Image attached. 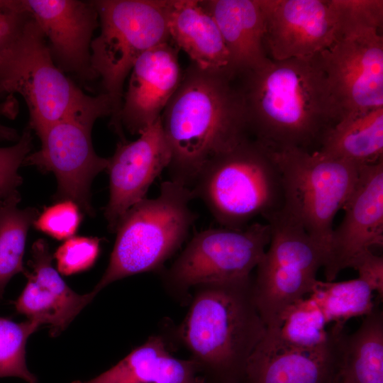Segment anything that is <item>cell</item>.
I'll list each match as a JSON object with an SVG mask.
<instances>
[{
	"mask_svg": "<svg viewBox=\"0 0 383 383\" xmlns=\"http://www.w3.org/2000/svg\"><path fill=\"white\" fill-rule=\"evenodd\" d=\"M249 136L270 148L311 152L340 121L318 54L272 60L235 77Z\"/></svg>",
	"mask_w": 383,
	"mask_h": 383,
	"instance_id": "obj_1",
	"label": "cell"
},
{
	"mask_svg": "<svg viewBox=\"0 0 383 383\" xmlns=\"http://www.w3.org/2000/svg\"><path fill=\"white\" fill-rule=\"evenodd\" d=\"M161 123L171 150L170 180L190 189L212 158L250 137L235 78L192 63L183 72Z\"/></svg>",
	"mask_w": 383,
	"mask_h": 383,
	"instance_id": "obj_2",
	"label": "cell"
},
{
	"mask_svg": "<svg viewBox=\"0 0 383 383\" xmlns=\"http://www.w3.org/2000/svg\"><path fill=\"white\" fill-rule=\"evenodd\" d=\"M253 279L199 285L179 329L182 341L202 370L238 383L267 328L253 296Z\"/></svg>",
	"mask_w": 383,
	"mask_h": 383,
	"instance_id": "obj_3",
	"label": "cell"
},
{
	"mask_svg": "<svg viewBox=\"0 0 383 383\" xmlns=\"http://www.w3.org/2000/svg\"><path fill=\"white\" fill-rule=\"evenodd\" d=\"M19 94L29 111L28 128L37 134L63 120L92 126L111 116L108 95L85 94L54 62L47 40L31 16L0 51V99Z\"/></svg>",
	"mask_w": 383,
	"mask_h": 383,
	"instance_id": "obj_4",
	"label": "cell"
},
{
	"mask_svg": "<svg viewBox=\"0 0 383 383\" xmlns=\"http://www.w3.org/2000/svg\"><path fill=\"white\" fill-rule=\"evenodd\" d=\"M191 189L222 227L241 230L257 216L266 219L281 210V172L270 150L248 137L212 158Z\"/></svg>",
	"mask_w": 383,
	"mask_h": 383,
	"instance_id": "obj_5",
	"label": "cell"
},
{
	"mask_svg": "<svg viewBox=\"0 0 383 383\" xmlns=\"http://www.w3.org/2000/svg\"><path fill=\"white\" fill-rule=\"evenodd\" d=\"M192 189L168 180L160 194L131 206L119 220L109 263L92 292L124 277L158 270L185 241L197 215L190 208Z\"/></svg>",
	"mask_w": 383,
	"mask_h": 383,
	"instance_id": "obj_6",
	"label": "cell"
},
{
	"mask_svg": "<svg viewBox=\"0 0 383 383\" xmlns=\"http://www.w3.org/2000/svg\"><path fill=\"white\" fill-rule=\"evenodd\" d=\"M100 34L91 43V65L112 104L111 127L121 137L123 85L146 51L170 41L165 0H94Z\"/></svg>",
	"mask_w": 383,
	"mask_h": 383,
	"instance_id": "obj_7",
	"label": "cell"
},
{
	"mask_svg": "<svg viewBox=\"0 0 383 383\" xmlns=\"http://www.w3.org/2000/svg\"><path fill=\"white\" fill-rule=\"evenodd\" d=\"M268 148L282 174V209L301 225L326 259L334 218L350 195L361 167L317 151Z\"/></svg>",
	"mask_w": 383,
	"mask_h": 383,
	"instance_id": "obj_8",
	"label": "cell"
},
{
	"mask_svg": "<svg viewBox=\"0 0 383 383\" xmlns=\"http://www.w3.org/2000/svg\"><path fill=\"white\" fill-rule=\"evenodd\" d=\"M268 249L257 266L253 296L266 328H277L294 303L311 291L325 255L305 230L282 209L266 219Z\"/></svg>",
	"mask_w": 383,
	"mask_h": 383,
	"instance_id": "obj_9",
	"label": "cell"
},
{
	"mask_svg": "<svg viewBox=\"0 0 383 383\" xmlns=\"http://www.w3.org/2000/svg\"><path fill=\"white\" fill-rule=\"evenodd\" d=\"M270 240L268 223L255 222L241 230L210 228L196 233L162 273L166 289L189 301L199 285L248 279Z\"/></svg>",
	"mask_w": 383,
	"mask_h": 383,
	"instance_id": "obj_10",
	"label": "cell"
},
{
	"mask_svg": "<svg viewBox=\"0 0 383 383\" xmlns=\"http://www.w3.org/2000/svg\"><path fill=\"white\" fill-rule=\"evenodd\" d=\"M318 56L340 121L383 107L380 29H347Z\"/></svg>",
	"mask_w": 383,
	"mask_h": 383,
	"instance_id": "obj_11",
	"label": "cell"
},
{
	"mask_svg": "<svg viewBox=\"0 0 383 383\" xmlns=\"http://www.w3.org/2000/svg\"><path fill=\"white\" fill-rule=\"evenodd\" d=\"M92 126L77 120L56 122L39 133L41 146L30 153L23 165L54 173L57 182V197L77 204L90 216L91 185L94 177L106 170L109 158L99 156L91 141Z\"/></svg>",
	"mask_w": 383,
	"mask_h": 383,
	"instance_id": "obj_12",
	"label": "cell"
},
{
	"mask_svg": "<svg viewBox=\"0 0 383 383\" xmlns=\"http://www.w3.org/2000/svg\"><path fill=\"white\" fill-rule=\"evenodd\" d=\"M260 4L263 47L270 60L317 55L339 36L333 0H260Z\"/></svg>",
	"mask_w": 383,
	"mask_h": 383,
	"instance_id": "obj_13",
	"label": "cell"
},
{
	"mask_svg": "<svg viewBox=\"0 0 383 383\" xmlns=\"http://www.w3.org/2000/svg\"><path fill=\"white\" fill-rule=\"evenodd\" d=\"M372 291L359 278L343 282L316 279L309 293L282 315L279 333L285 340L304 346L326 342L333 330L343 328L350 318L369 313L374 307Z\"/></svg>",
	"mask_w": 383,
	"mask_h": 383,
	"instance_id": "obj_14",
	"label": "cell"
},
{
	"mask_svg": "<svg viewBox=\"0 0 383 383\" xmlns=\"http://www.w3.org/2000/svg\"><path fill=\"white\" fill-rule=\"evenodd\" d=\"M342 209L344 216L333 230L323 266L327 282L334 281L360 255L383 245V160L360 167Z\"/></svg>",
	"mask_w": 383,
	"mask_h": 383,
	"instance_id": "obj_15",
	"label": "cell"
},
{
	"mask_svg": "<svg viewBox=\"0 0 383 383\" xmlns=\"http://www.w3.org/2000/svg\"><path fill=\"white\" fill-rule=\"evenodd\" d=\"M343 333L333 329L326 342L304 346L285 340L277 328H267L243 378L248 383H327L338 371Z\"/></svg>",
	"mask_w": 383,
	"mask_h": 383,
	"instance_id": "obj_16",
	"label": "cell"
},
{
	"mask_svg": "<svg viewBox=\"0 0 383 383\" xmlns=\"http://www.w3.org/2000/svg\"><path fill=\"white\" fill-rule=\"evenodd\" d=\"M20 1L42 30L55 65L83 83L95 79L91 43L99 21L93 1Z\"/></svg>",
	"mask_w": 383,
	"mask_h": 383,
	"instance_id": "obj_17",
	"label": "cell"
},
{
	"mask_svg": "<svg viewBox=\"0 0 383 383\" xmlns=\"http://www.w3.org/2000/svg\"><path fill=\"white\" fill-rule=\"evenodd\" d=\"M171 150L165 135L161 116L138 139H121L109 158V199L104 209L108 228L114 232L121 218L145 198L155 178L167 168Z\"/></svg>",
	"mask_w": 383,
	"mask_h": 383,
	"instance_id": "obj_18",
	"label": "cell"
},
{
	"mask_svg": "<svg viewBox=\"0 0 383 383\" xmlns=\"http://www.w3.org/2000/svg\"><path fill=\"white\" fill-rule=\"evenodd\" d=\"M171 41L144 52L135 62L123 94L119 123L131 134L140 135L155 122L177 91L183 72L179 49Z\"/></svg>",
	"mask_w": 383,
	"mask_h": 383,
	"instance_id": "obj_19",
	"label": "cell"
},
{
	"mask_svg": "<svg viewBox=\"0 0 383 383\" xmlns=\"http://www.w3.org/2000/svg\"><path fill=\"white\" fill-rule=\"evenodd\" d=\"M52 256L44 239L31 248L27 283L13 302L16 311L40 325L47 324L53 337L60 335L96 294H79L62 279L52 264Z\"/></svg>",
	"mask_w": 383,
	"mask_h": 383,
	"instance_id": "obj_20",
	"label": "cell"
},
{
	"mask_svg": "<svg viewBox=\"0 0 383 383\" xmlns=\"http://www.w3.org/2000/svg\"><path fill=\"white\" fill-rule=\"evenodd\" d=\"M170 41L197 67L235 77L229 53L204 0H165Z\"/></svg>",
	"mask_w": 383,
	"mask_h": 383,
	"instance_id": "obj_21",
	"label": "cell"
},
{
	"mask_svg": "<svg viewBox=\"0 0 383 383\" xmlns=\"http://www.w3.org/2000/svg\"><path fill=\"white\" fill-rule=\"evenodd\" d=\"M201 372L193 360L174 357L163 338L153 335L106 372L72 383H208Z\"/></svg>",
	"mask_w": 383,
	"mask_h": 383,
	"instance_id": "obj_22",
	"label": "cell"
},
{
	"mask_svg": "<svg viewBox=\"0 0 383 383\" xmlns=\"http://www.w3.org/2000/svg\"><path fill=\"white\" fill-rule=\"evenodd\" d=\"M204 2L219 28L235 77L266 61L260 0H204Z\"/></svg>",
	"mask_w": 383,
	"mask_h": 383,
	"instance_id": "obj_23",
	"label": "cell"
},
{
	"mask_svg": "<svg viewBox=\"0 0 383 383\" xmlns=\"http://www.w3.org/2000/svg\"><path fill=\"white\" fill-rule=\"evenodd\" d=\"M321 155L358 167L383 160V107L340 121L324 136Z\"/></svg>",
	"mask_w": 383,
	"mask_h": 383,
	"instance_id": "obj_24",
	"label": "cell"
},
{
	"mask_svg": "<svg viewBox=\"0 0 383 383\" xmlns=\"http://www.w3.org/2000/svg\"><path fill=\"white\" fill-rule=\"evenodd\" d=\"M351 335L343 333L334 379L339 383H383V315L378 306Z\"/></svg>",
	"mask_w": 383,
	"mask_h": 383,
	"instance_id": "obj_25",
	"label": "cell"
},
{
	"mask_svg": "<svg viewBox=\"0 0 383 383\" xmlns=\"http://www.w3.org/2000/svg\"><path fill=\"white\" fill-rule=\"evenodd\" d=\"M19 201L18 192L0 199V299L10 279L26 272L23 258L27 235L39 214L35 208H18Z\"/></svg>",
	"mask_w": 383,
	"mask_h": 383,
	"instance_id": "obj_26",
	"label": "cell"
},
{
	"mask_svg": "<svg viewBox=\"0 0 383 383\" xmlns=\"http://www.w3.org/2000/svg\"><path fill=\"white\" fill-rule=\"evenodd\" d=\"M40 326L29 319L16 323L0 316V378L14 377L37 383L26 364V348L28 338Z\"/></svg>",
	"mask_w": 383,
	"mask_h": 383,
	"instance_id": "obj_27",
	"label": "cell"
},
{
	"mask_svg": "<svg viewBox=\"0 0 383 383\" xmlns=\"http://www.w3.org/2000/svg\"><path fill=\"white\" fill-rule=\"evenodd\" d=\"M100 250V239L96 237L72 236L55 251L54 257L59 272L72 275L93 266Z\"/></svg>",
	"mask_w": 383,
	"mask_h": 383,
	"instance_id": "obj_28",
	"label": "cell"
},
{
	"mask_svg": "<svg viewBox=\"0 0 383 383\" xmlns=\"http://www.w3.org/2000/svg\"><path fill=\"white\" fill-rule=\"evenodd\" d=\"M81 221L79 206L70 200H62L38 214L33 222L35 228L57 239L74 236Z\"/></svg>",
	"mask_w": 383,
	"mask_h": 383,
	"instance_id": "obj_29",
	"label": "cell"
},
{
	"mask_svg": "<svg viewBox=\"0 0 383 383\" xmlns=\"http://www.w3.org/2000/svg\"><path fill=\"white\" fill-rule=\"evenodd\" d=\"M32 142L31 130L27 127L14 145L0 148V199L18 192L22 182L19 168L30 153Z\"/></svg>",
	"mask_w": 383,
	"mask_h": 383,
	"instance_id": "obj_30",
	"label": "cell"
},
{
	"mask_svg": "<svg viewBox=\"0 0 383 383\" xmlns=\"http://www.w3.org/2000/svg\"><path fill=\"white\" fill-rule=\"evenodd\" d=\"M337 11L339 33L352 26H365L382 30V0H333Z\"/></svg>",
	"mask_w": 383,
	"mask_h": 383,
	"instance_id": "obj_31",
	"label": "cell"
},
{
	"mask_svg": "<svg viewBox=\"0 0 383 383\" xmlns=\"http://www.w3.org/2000/svg\"><path fill=\"white\" fill-rule=\"evenodd\" d=\"M30 17L20 0H0V51L13 40Z\"/></svg>",
	"mask_w": 383,
	"mask_h": 383,
	"instance_id": "obj_32",
	"label": "cell"
},
{
	"mask_svg": "<svg viewBox=\"0 0 383 383\" xmlns=\"http://www.w3.org/2000/svg\"><path fill=\"white\" fill-rule=\"evenodd\" d=\"M357 270L359 279L367 284L372 292L383 296V258L368 250L356 257L350 265Z\"/></svg>",
	"mask_w": 383,
	"mask_h": 383,
	"instance_id": "obj_33",
	"label": "cell"
},
{
	"mask_svg": "<svg viewBox=\"0 0 383 383\" xmlns=\"http://www.w3.org/2000/svg\"><path fill=\"white\" fill-rule=\"evenodd\" d=\"M18 112V104L13 95L0 100V118L6 117L13 119ZM20 135L15 128L6 126L0 120V140L14 141L19 139Z\"/></svg>",
	"mask_w": 383,
	"mask_h": 383,
	"instance_id": "obj_34",
	"label": "cell"
},
{
	"mask_svg": "<svg viewBox=\"0 0 383 383\" xmlns=\"http://www.w3.org/2000/svg\"><path fill=\"white\" fill-rule=\"evenodd\" d=\"M327 383H339L337 380H335L334 378H333L331 380H330Z\"/></svg>",
	"mask_w": 383,
	"mask_h": 383,
	"instance_id": "obj_35",
	"label": "cell"
},
{
	"mask_svg": "<svg viewBox=\"0 0 383 383\" xmlns=\"http://www.w3.org/2000/svg\"><path fill=\"white\" fill-rule=\"evenodd\" d=\"M0 100H1V99H0Z\"/></svg>",
	"mask_w": 383,
	"mask_h": 383,
	"instance_id": "obj_36",
	"label": "cell"
}]
</instances>
